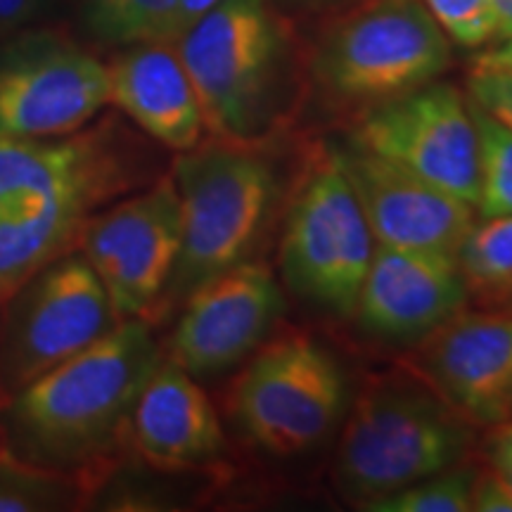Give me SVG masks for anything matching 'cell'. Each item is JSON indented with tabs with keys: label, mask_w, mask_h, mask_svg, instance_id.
Returning a JSON list of instances; mask_svg holds the SVG:
<instances>
[{
	"label": "cell",
	"mask_w": 512,
	"mask_h": 512,
	"mask_svg": "<svg viewBox=\"0 0 512 512\" xmlns=\"http://www.w3.org/2000/svg\"><path fill=\"white\" fill-rule=\"evenodd\" d=\"M456 259L470 294L496 306L512 287V216L472 223Z\"/></svg>",
	"instance_id": "19"
},
{
	"label": "cell",
	"mask_w": 512,
	"mask_h": 512,
	"mask_svg": "<svg viewBox=\"0 0 512 512\" xmlns=\"http://www.w3.org/2000/svg\"><path fill=\"white\" fill-rule=\"evenodd\" d=\"M285 311L264 261H242L197 287L181 304L166 358L195 380L223 375L266 342Z\"/></svg>",
	"instance_id": "13"
},
{
	"label": "cell",
	"mask_w": 512,
	"mask_h": 512,
	"mask_svg": "<svg viewBox=\"0 0 512 512\" xmlns=\"http://www.w3.org/2000/svg\"><path fill=\"white\" fill-rule=\"evenodd\" d=\"M347 377L330 349L309 335L261 344L228 392L242 437L273 456H299L328 437L347 411Z\"/></svg>",
	"instance_id": "7"
},
{
	"label": "cell",
	"mask_w": 512,
	"mask_h": 512,
	"mask_svg": "<svg viewBox=\"0 0 512 512\" xmlns=\"http://www.w3.org/2000/svg\"><path fill=\"white\" fill-rule=\"evenodd\" d=\"M491 10L496 19V38H505L512 34V0H491Z\"/></svg>",
	"instance_id": "31"
},
{
	"label": "cell",
	"mask_w": 512,
	"mask_h": 512,
	"mask_svg": "<svg viewBox=\"0 0 512 512\" xmlns=\"http://www.w3.org/2000/svg\"><path fill=\"white\" fill-rule=\"evenodd\" d=\"M470 510L475 512H512V491L491 467L477 470L472 482Z\"/></svg>",
	"instance_id": "26"
},
{
	"label": "cell",
	"mask_w": 512,
	"mask_h": 512,
	"mask_svg": "<svg viewBox=\"0 0 512 512\" xmlns=\"http://www.w3.org/2000/svg\"><path fill=\"white\" fill-rule=\"evenodd\" d=\"M178 0H86V27L114 46L174 43Z\"/></svg>",
	"instance_id": "20"
},
{
	"label": "cell",
	"mask_w": 512,
	"mask_h": 512,
	"mask_svg": "<svg viewBox=\"0 0 512 512\" xmlns=\"http://www.w3.org/2000/svg\"><path fill=\"white\" fill-rule=\"evenodd\" d=\"M117 323L110 294L79 249L41 268L5 302L0 399L91 347Z\"/></svg>",
	"instance_id": "9"
},
{
	"label": "cell",
	"mask_w": 512,
	"mask_h": 512,
	"mask_svg": "<svg viewBox=\"0 0 512 512\" xmlns=\"http://www.w3.org/2000/svg\"><path fill=\"white\" fill-rule=\"evenodd\" d=\"M472 67H489V69H512V34L498 38L496 46L486 48L472 62Z\"/></svg>",
	"instance_id": "30"
},
{
	"label": "cell",
	"mask_w": 512,
	"mask_h": 512,
	"mask_svg": "<svg viewBox=\"0 0 512 512\" xmlns=\"http://www.w3.org/2000/svg\"><path fill=\"white\" fill-rule=\"evenodd\" d=\"M465 95L512 131V69L472 67Z\"/></svg>",
	"instance_id": "25"
},
{
	"label": "cell",
	"mask_w": 512,
	"mask_h": 512,
	"mask_svg": "<svg viewBox=\"0 0 512 512\" xmlns=\"http://www.w3.org/2000/svg\"><path fill=\"white\" fill-rule=\"evenodd\" d=\"M3 309H5V304L0 302V323H3Z\"/></svg>",
	"instance_id": "34"
},
{
	"label": "cell",
	"mask_w": 512,
	"mask_h": 512,
	"mask_svg": "<svg viewBox=\"0 0 512 512\" xmlns=\"http://www.w3.org/2000/svg\"><path fill=\"white\" fill-rule=\"evenodd\" d=\"M496 309H501V311H508V313H512V287L508 292L503 294L501 299H498V304H496Z\"/></svg>",
	"instance_id": "32"
},
{
	"label": "cell",
	"mask_w": 512,
	"mask_h": 512,
	"mask_svg": "<svg viewBox=\"0 0 512 512\" xmlns=\"http://www.w3.org/2000/svg\"><path fill=\"white\" fill-rule=\"evenodd\" d=\"M470 112L479 143L477 214L482 219L512 216V131L475 102H470Z\"/></svg>",
	"instance_id": "22"
},
{
	"label": "cell",
	"mask_w": 512,
	"mask_h": 512,
	"mask_svg": "<svg viewBox=\"0 0 512 512\" xmlns=\"http://www.w3.org/2000/svg\"><path fill=\"white\" fill-rule=\"evenodd\" d=\"M48 0H0V41L17 36L27 24L43 15Z\"/></svg>",
	"instance_id": "28"
},
{
	"label": "cell",
	"mask_w": 512,
	"mask_h": 512,
	"mask_svg": "<svg viewBox=\"0 0 512 512\" xmlns=\"http://www.w3.org/2000/svg\"><path fill=\"white\" fill-rule=\"evenodd\" d=\"M349 143L387 159L477 209L479 143L467 95L427 86L361 110Z\"/></svg>",
	"instance_id": "11"
},
{
	"label": "cell",
	"mask_w": 512,
	"mask_h": 512,
	"mask_svg": "<svg viewBox=\"0 0 512 512\" xmlns=\"http://www.w3.org/2000/svg\"><path fill=\"white\" fill-rule=\"evenodd\" d=\"M88 486L79 479L24 463L0 444V512H48L76 508Z\"/></svg>",
	"instance_id": "21"
},
{
	"label": "cell",
	"mask_w": 512,
	"mask_h": 512,
	"mask_svg": "<svg viewBox=\"0 0 512 512\" xmlns=\"http://www.w3.org/2000/svg\"><path fill=\"white\" fill-rule=\"evenodd\" d=\"M174 46L209 136L256 143L273 131L290 88V34L268 0H221Z\"/></svg>",
	"instance_id": "5"
},
{
	"label": "cell",
	"mask_w": 512,
	"mask_h": 512,
	"mask_svg": "<svg viewBox=\"0 0 512 512\" xmlns=\"http://www.w3.org/2000/svg\"><path fill=\"white\" fill-rule=\"evenodd\" d=\"M475 427L413 370L363 387L339 439L337 486L358 508L463 465Z\"/></svg>",
	"instance_id": "4"
},
{
	"label": "cell",
	"mask_w": 512,
	"mask_h": 512,
	"mask_svg": "<svg viewBox=\"0 0 512 512\" xmlns=\"http://www.w3.org/2000/svg\"><path fill=\"white\" fill-rule=\"evenodd\" d=\"M444 29L448 41L463 48H482L496 38L491 0H422Z\"/></svg>",
	"instance_id": "24"
},
{
	"label": "cell",
	"mask_w": 512,
	"mask_h": 512,
	"mask_svg": "<svg viewBox=\"0 0 512 512\" xmlns=\"http://www.w3.org/2000/svg\"><path fill=\"white\" fill-rule=\"evenodd\" d=\"M377 245L456 256L477 209L354 143L332 147Z\"/></svg>",
	"instance_id": "15"
},
{
	"label": "cell",
	"mask_w": 512,
	"mask_h": 512,
	"mask_svg": "<svg viewBox=\"0 0 512 512\" xmlns=\"http://www.w3.org/2000/svg\"><path fill=\"white\" fill-rule=\"evenodd\" d=\"M110 67V105H117L147 138L171 152L202 143V107L174 43L126 46Z\"/></svg>",
	"instance_id": "18"
},
{
	"label": "cell",
	"mask_w": 512,
	"mask_h": 512,
	"mask_svg": "<svg viewBox=\"0 0 512 512\" xmlns=\"http://www.w3.org/2000/svg\"><path fill=\"white\" fill-rule=\"evenodd\" d=\"M110 102V67L69 38L36 31L0 53V136H67Z\"/></svg>",
	"instance_id": "12"
},
{
	"label": "cell",
	"mask_w": 512,
	"mask_h": 512,
	"mask_svg": "<svg viewBox=\"0 0 512 512\" xmlns=\"http://www.w3.org/2000/svg\"><path fill=\"white\" fill-rule=\"evenodd\" d=\"M418 373L472 427L512 418V313L460 311L418 342Z\"/></svg>",
	"instance_id": "14"
},
{
	"label": "cell",
	"mask_w": 512,
	"mask_h": 512,
	"mask_svg": "<svg viewBox=\"0 0 512 512\" xmlns=\"http://www.w3.org/2000/svg\"><path fill=\"white\" fill-rule=\"evenodd\" d=\"M131 441L147 463L162 470H195L226 451L214 403L195 377L166 356L140 389Z\"/></svg>",
	"instance_id": "17"
},
{
	"label": "cell",
	"mask_w": 512,
	"mask_h": 512,
	"mask_svg": "<svg viewBox=\"0 0 512 512\" xmlns=\"http://www.w3.org/2000/svg\"><path fill=\"white\" fill-rule=\"evenodd\" d=\"M162 358L150 320H119L91 347L0 403L3 446L24 463L91 486L131 437L133 406Z\"/></svg>",
	"instance_id": "2"
},
{
	"label": "cell",
	"mask_w": 512,
	"mask_h": 512,
	"mask_svg": "<svg viewBox=\"0 0 512 512\" xmlns=\"http://www.w3.org/2000/svg\"><path fill=\"white\" fill-rule=\"evenodd\" d=\"M171 176L181 197L183 230L159 316L181 306L214 275L247 261L280 200L275 166L254 143L211 136L176 152Z\"/></svg>",
	"instance_id": "3"
},
{
	"label": "cell",
	"mask_w": 512,
	"mask_h": 512,
	"mask_svg": "<svg viewBox=\"0 0 512 512\" xmlns=\"http://www.w3.org/2000/svg\"><path fill=\"white\" fill-rule=\"evenodd\" d=\"M283 3H292V5H325V3H332V0H283Z\"/></svg>",
	"instance_id": "33"
},
{
	"label": "cell",
	"mask_w": 512,
	"mask_h": 512,
	"mask_svg": "<svg viewBox=\"0 0 512 512\" xmlns=\"http://www.w3.org/2000/svg\"><path fill=\"white\" fill-rule=\"evenodd\" d=\"M451 41L422 0H370L332 24L313 57L323 91L361 110L437 81Z\"/></svg>",
	"instance_id": "6"
},
{
	"label": "cell",
	"mask_w": 512,
	"mask_h": 512,
	"mask_svg": "<svg viewBox=\"0 0 512 512\" xmlns=\"http://www.w3.org/2000/svg\"><path fill=\"white\" fill-rule=\"evenodd\" d=\"M181 230V197L171 171L86 223L79 252L98 273L119 320L152 323L181 252Z\"/></svg>",
	"instance_id": "10"
},
{
	"label": "cell",
	"mask_w": 512,
	"mask_h": 512,
	"mask_svg": "<svg viewBox=\"0 0 512 512\" xmlns=\"http://www.w3.org/2000/svg\"><path fill=\"white\" fill-rule=\"evenodd\" d=\"M155 178L150 147L112 117L67 136H0V302L79 249L100 209Z\"/></svg>",
	"instance_id": "1"
},
{
	"label": "cell",
	"mask_w": 512,
	"mask_h": 512,
	"mask_svg": "<svg viewBox=\"0 0 512 512\" xmlns=\"http://www.w3.org/2000/svg\"><path fill=\"white\" fill-rule=\"evenodd\" d=\"M373 233L332 147L306 164L280 235V271L299 299L354 318L373 256Z\"/></svg>",
	"instance_id": "8"
},
{
	"label": "cell",
	"mask_w": 512,
	"mask_h": 512,
	"mask_svg": "<svg viewBox=\"0 0 512 512\" xmlns=\"http://www.w3.org/2000/svg\"><path fill=\"white\" fill-rule=\"evenodd\" d=\"M221 0H178V10H176V24H174V43L181 38L183 31H188L192 24L197 22L202 15L219 5Z\"/></svg>",
	"instance_id": "29"
},
{
	"label": "cell",
	"mask_w": 512,
	"mask_h": 512,
	"mask_svg": "<svg viewBox=\"0 0 512 512\" xmlns=\"http://www.w3.org/2000/svg\"><path fill=\"white\" fill-rule=\"evenodd\" d=\"M484 453L491 470H494L496 475L503 479L505 486L512 491V418L501 422V425L491 427Z\"/></svg>",
	"instance_id": "27"
},
{
	"label": "cell",
	"mask_w": 512,
	"mask_h": 512,
	"mask_svg": "<svg viewBox=\"0 0 512 512\" xmlns=\"http://www.w3.org/2000/svg\"><path fill=\"white\" fill-rule=\"evenodd\" d=\"M0 403H3V399H0ZM0 444H3V434H0Z\"/></svg>",
	"instance_id": "35"
},
{
	"label": "cell",
	"mask_w": 512,
	"mask_h": 512,
	"mask_svg": "<svg viewBox=\"0 0 512 512\" xmlns=\"http://www.w3.org/2000/svg\"><path fill=\"white\" fill-rule=\"evenodd\" d=\"M477 467L456 465L361 505L368 512H470Z\"/></svg>",
	"instance_id": "23"
},
{
	"label": "cell",
	"mask_w": 512,
	"mask_h": 512,
	"mask_svg": "<svg viewBox=\"0 0 512 512\" xmlns=\"http://www.w3.org/2000/svg\"><path fill=\"white\" fill-rule=\"evenodd\" d=\"M467 299L456 256L375 242L354 318L370 337L418 344L463 311Z\"/></svg>",
	"instance_id": "16"
}]
</instances>
